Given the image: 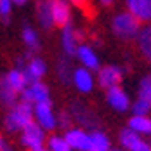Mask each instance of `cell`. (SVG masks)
<instances>
[{
	"instance_id": "obj_1",
	"label": "cell",
	"mask_w": 151,
	"mask_h": 151,
	"mask_svg": "<svg viewBox=\"0 0 151 151\" xmlns=\"http://www.w3.org/2000/svg\"><path fill=\"white\" fill-rule=\"evenodd\" d=\"M34 115V104L27 101H18L6 115V129L14 133V131H24L29 122H32Z\"/></svg>"
},
{
	"instance_id": "obj_2",
	"label": "cell",
	"mask_w": 151,
	"mask_h": 151,
	"mask_svg": "<svg viewBox=\"0 0 151 151\" xmlns=\"http://www.w3.org/2000/svg\"><path fill=\"white\" fill-rule=\"evenodd\" d=\"M111 31L121 40H135V38H139L142 27L139 18L128 11V13L115 14V18L111 20Z\"/></svg>"
},
{
	"instance_id": "obj_3",
	"label": "cell",
	"mask_w": 151,
	"mask_h": 151,
	"mask_svg": "<svg viewBox=\"0 0 151 151\" xmlns=\"http://www.w3.org/2000/svg\"><path fill=\"white\" fill-rule=\"evenodd\" d=\"M43 140H45L43 128L38 124L36 121L29 122L25 126V129L22 131V146L27 147L29 151L31 149H42L43 147Z\"/></svg>"
},
{
	"instance_id": "obj_4",
	"label": "cell",
	"mask_w": 151,
	"mask_h": 151,
	"mask_svg": "<svg viewBox=\"0 0 151 151\" xmlns=\"http://www.w3.org/2000/svg\"><path fill=\"white\" fill-rule=\"evenodd\" d=\"M34 117H36V122L40 124L43 129H47V131H52L56 126H58V119L54 117L50 101L34 104Z\"/></svg>"
},
{
	"instance_id": "obj_5",
	"label": "cell",
	"mask_w": 151,
	"mask_h": 151,
	"mask_svg": "<svg viewBox=\"0 0 151 151\" xmlns=\"http://www.w3.org/2000/svg\"><path fill=\"white\" fill-rule=\"evenodd\" d=\"M85 34L81 31H76L72 25H67L63 29V36H61V45H63V50L67 56H74L78 54V49H79V42H83Z\"/></svg>"
},
{
	"instance_id": "obj_6",
	"label": "cell",
	"mask_w": 151,
	"mask_h": 151,
	"mask_svg": "<svg viewBox=\"0 0 151 151\" xmlns=\"http://www.w3.org/2000/svg\"><path fill=\"white\" fill-rule=\"evenodd\" d=\"M99 86H103L104 90H110L113 86H119V83L122 81V70L119 67H113V65H108V67H103L99 70Z\"/></svg>"
},
{
	"instance_id": "obj_7",
	"label": "cell",
	"mask_w": 151,
	"mask_h": 151,
	"mask_svg": "<svg viewBox=\"0 0 151 151\" xmlns=\"http://www.w3.org/2000/svg\"><path fill=\"white\" fill-rule=\"evenodd\" d=\"M65 140L72 149L78 151H92V135H86L83 129H68L65 133Z\"/></svg>"
},
{
	"instance_id": "obj_8",
	"label": "cell",
	"mask_w": 151,
	"mask_h": 151,
	"mask_svg": "<svg viewBox=\"0 0 151 151\" xmlns=\"http://www.w3.org/2000/svg\"><path fill=\"white\" fill-rule=\"evenodd\" d=\"M121 144L128 151H151V146L147 142L140 140L139 133H137V131H133L131 128L121 131Z\"/></svg>"
},
{
	"instance_id": "obj_9",
	"label": "cell",
	"mask_w": 151,
	"mask_h": 151,
	"mask_svg": "<svg viewBox=\"0 0 151 151\" xmlns=\"http://www.w3.org/2000/svg\"><path fill=\"white\" fill-rule=\"evenodd\" d=\"M72 117L78 121V122H81L83 126L92 128V129H96L97 124H99V119L93 115V111L88 110L85 104H79V103H74V106H72Z\"/></svg>"
},
{
	"instance_id": "obj_10",
	"label": "cell",
	"mask_w": 151,
	"mask_h": 151,
	"mask_svg": "<svg viewBox=\"0 0 151 151\" xmlns=\"http://www.w3.org/2000/svg\"><path fill=\"white\" fill-rule=\"evenodd\" d=\"M22 101H27L31 104H38V103L49 101V88H47V85L38 81V83L27 86V90L22 93Z\"/></svg>"
},
{
	"instance_id": "obj_11",
	"label": "cell",
	"mask_w": 151,
	"mask_h": 151,
	"mask_svg": "<svg viewBox=\"0 0 151 151\" xmlns=\"http://www.w3.org/2000/svg\"><path fill=\"white\" fill-rule=\"evenodd\" d=\"M24 70V76H25V79H27V85H34L40 81V78H43L45 72H47V67H45V61L40 60V58H32Z\"/></svg>"
},
{
	"instance_id": "obj_12",
	"label": "cell",
	"mask_w": 151,
	"mask_h": 151,
	"mask_svg": "<svg viewBox=\"0 0 151 151\" xmlns=\"http://www.w3.org/2000/svg\"><path fill=\"white\" fill-rule=\"evenodd\" d=\"M52 18L54 25L58 27H67L70 25V7L67 0H52Z\"/></svg>"
},
{
	"instance_id": "obj_13",
	"label": "cell",
	"mask_w": 151,
	"mask_h": 151,
	"mask_svg": "<svg viewBox=\"0 0 151 151\" xmlns=\"http://www.w3.org/2000/svg\"><path fill=\"white\" fill-rule=\"evenodd\" d=\"M128 11L140 22L151 24V0H126Z\"/></svg>"
},
{
	"instance_id": "obj_14",
	"label": "cell",
	"mask_w": 151,
	"mask_h": 151,
	"mask_svg": "<svg viewBox=\"0 0 151 151\" xmlns=\"http://www.w3.org/2000/svg\"><path fill=\"white\" fill-rule=\"evenodd\" d=\"M106 99H108V104L117 111H126L129 108V97L119 86H113V88L106 90Z\"/></svg>"
},
{
	"instance_id": "obj_15",
	"label": "cell",
	"mask_w": 151,
	"mask_h": 151,
	"mask_svg": "<svg viewBox=\"0 0 151 151\" xmlns=\"http://www.w3.org/2000/svg\"><path fill=\"white\" fill-rule=\"evenodd\" d=\"M36 14L40 25L43 29H52L54 27V18H52V0H36Z\"/></svg>"
},
{
	"instance_id": "obj_16",
	"label": "cell",
	"mask_w": 151,
	"mask_h": 151,
	"mask_svg": "<svg viewBox=\"0 0 151 151\" xmlns=\"http://www.w3.org/2000/svg\"><path fill=\"white\" fill-rule=\"evenodd\" d=\"M76 56L79 58V61L83 63L85 68H88V70H101V65H99V60H97L96 52H93L88 45H79Z\"/></svg>"
},
{
	"instance_id": "obj_17",
	"label": "cell",
	"mask_w": 151,
	"mask_h": 151,
	"mask_svg": "<svg viewBox=\"0 0 151 151\" xmlns=\"http://www.w3.org/2000/svg\"><path fill=\"white\" fill-rule=\"evenodd\" d=\"M6 79L9 83V86L16 92V93H24L27 90V79H25V76H24V70L20 68H13L6 74Z\"/></svg>"
},
{
	"instance_id": "obj_18",
	"label": "cell",
	"mask_w": 151,
	"mask_h": 151,
	"mask_svg": "<svg viewBox=\"0 0 151 151\" xmlns=\"http://www.w3.org/2000/svg\"><path fill=\"white\" fill-rule=\"evenodd\" d=\"M74 85L78 86V90L83 92V93L90 92L92 86H93V79H92L90 70L85 68V67H81V68H78V70H74Z\"/></svg>"
},
{
	"instance_id": "obj_19",
	"label": "cell",
	"mask_w": 151,
	"mask_h": 151,
	"mask_svg": "<svg viewBox=\"0 0 151 151\" xmlns=\"http://www.w3.org/2000/svg\"><path fill=\"white\" fill-rule=\"evenodd\" d=\"M137 42H139V47H140V52L144 54V58L151 63V24L142 27Z\"/></svg>"
},
{
	"instance_id": "obj_20",
	"label": "cell",
	"mask_w": 151,
	"mask_h": 151,
	"mask_svg": "<svg viewBox=\"0 0 151 151\" xmlns=\"http://www.w3.org/2000/svg\"><path fill=\"white\" fill-rule=\"evenodd\" d=\"M16 96H18V93L9 86V83H7V79H6V76H4L2 81H0V99H2V104L13 108V106L18 103V101H16Z\"/></svg>"
},
{
	"instance_id": "obj_21",
	"label": "cell",
	"mask_w": 151,
	"mask_h": 151,
	"mask_svg": "<svg viewBox=\"0 0 151 151\" xmlns=\"http://www.w3.org/2000/svg\"><path fill=\"white\" fill-rule=\"evenodd\" d=\"M129 128L140 135H151V119L149 117H139L133 115L129 119Z\"/></svg>"
},
{
	"instance_id": "obj_22",
	"label": "cell",
	"mask_w": 151,
	"mask_h": 151,
	"mask_svg": "<svg viewBox=\"0 0 151 151\" xmlns=\"http://www.w3.org/2000/svg\"><path fill=\"white\" fill-rule=\"evenodd\" d=\"M22 38H24V43H25V47L29 49V52L40 50V40H38V34L34 32V29H31L29 25H24Z\"/></svg>"
},
{
	"instance_id": "obj_23",
	"label": "cell",
	"mask_w": 151,
	"mask_h": 151,
	"mask_svg": "<svg viewBox=\"0 0 151 151\" xmlns=\"http://www.w3.org/2000/svg\"><path fill=\"white\" fill-rule=\"evenodd\" d=\"M56 72H58V78L61 79V83L68 85L70 81H74V74H72V68H70V63H68L67 58H61V60L58 61Z\"/></svg>"
},
{
	"instance_id": "obj_24",
	"label": "cell",
	"mask_w": 151,
	"mask_h": 151,
	"mask_svg": "<svg viewBox=\"0 0 151 151\" xmlns=\"http://www.w3.org/2000/svg\"><path fill=\"white\" fill-rule=\"evenodd\" d=\"M92 151H111L110 140L103 131H93L92 133Z\"/></svg>"
},
{
	"instance_id": "obj_25",
	"label": "cell",
	"mask_w": 151,
	"mask_h": 151,
	"mask_svg": "<svg viewBox=\"0 0 151 151\" xmlns=\"http://www.w3.org/2000/svg\"><path fill=\"white\" fill-rule=\"evenodd\" d=\"M139 99L146 101L151 106V76H146V78L140 81V85H139Z\"/></svg>"
},
{
	"instance_id": "obj_26",
	"label": "cell",
	"mask_w": 151,
	"mask_h": 151,
	"mask_svg": "<svg viewBox=\"0 0 151 151\" xmlns=\"http://www.w3.org/2000/svg\"><path fill=\"white\" fill-rule=\"evenodd\" d=\"M49 149L50 151H72L70 144L61 137H50L49 139Z\"/></svg>"
},
{
	"instance_id": "obj_27",
	"label": "cell",
	"mask_w": 151,
	"mask_h": 151,
	"mask_svg": "<svg viewBox=\"0 0 151 151\" xmlns=\"http://www.w3.org/2000/svg\"><path fill=\"white\" fill-rule=\"evenodd\" d=\"M131 108H133V113H135V115H139V117H147V113L151 110V106L146 101H140V99H137V103L131 106Z\"/></svg>"
},
{
	"instance_id": "obj_28",
	"label": "cell",
	"mask_w": 151,
	"mask_h": 151,
	"mask_svg": "<svg viewBox=\"0 0 151 151\" xmlns=\"http://www.w3.org/2000/svg\"><path fill=\"white\" fill-rule=\"evenodd\" d=\"M70 122H72V115H70L68 111H61V113H60V117H58V126L68 131V128H70Z\"/></svg>"
},
{
	"instance_id": "obj_29",
	"label": "cell",
	"mask_w": 151,
	"mask_h": 151,
	"mask_svg": "<svg viewBox=\"0 0 151 151\" xmlns=\"http://www.w3.org/2000/svg\"><path fill=\"white\" fill-rule=\"evenodd\" d=\"M11 2L13 0H0V13H2V22L7 24V14L11 11Z\"/></svg>"
},
{
	"instance_id": "obj_30",
	"label": "cell",
	"mask_w": 151,
	"mask_h": 151,
	"mask_svg": "<svg viewBox=\"0 0 151 151\" xmlns=\"http://www.w3.org/2000/svg\"><path fill=\"white\" fill-rule=\"evenodd\" d=\"M70 2H72L74 6H78L79 9H83V7H86V6H88V2H86V0H70Z\"/></svg>"
},
{
	"instance_id": "obj_31",
	"label": "cell",
	"mask_w": 151,
	"mask_h": 151,
	"mask_svg": "<svg viewBox=\"0 0 151 151\" xmlns=\"http://www.w3.org/2000/svg\"><path fill=\"white\" fill-rule=\"evenodd\" d=\"M0 151H14V149L9 147V144L6 142V139H2V142H0Z\"/></svg>"
},
{
	"instance_id": "obj_32",
	"label": "cell",
	"mask_w": 151,
	"mask_h": 151,
	"mask_svg": "<svg viewBox=\"0 0 151 151\" xmlns=\"http://www.w3.org/2000/svg\"><path fill=\"white\" fill-rule=\"evenodd\" d=\"M99 2H101L103 6H106V7H108V6H111V4H113V0H99Z\"/></svg>"
},
{
	"instance_id": "obj_33",
	"label": "cell",
	"mask_w": 151,
	"mask_h": 151,
	"mask_svg": "<svg viewBox=\"0 0 151 151\" xmlns=\"http://www.w3.org/2000/svg\"><path fill=\"white\" fill-rule=\"evenodd\" d=\"M27 2V0H13V4H16V6H24Z\"/></svg>"
},
{
	"instance_id": "obj_34",
	"label": "cell",
	"mask_w": 151,
	"mask_h": 151,
	"mask_svg": "<svg viewBox=\"0 0 151 151\" xmlns=\"http://www.w3.org/2000/svg\"><path fill=\"white\" fill-rule=\"evenodd\" d=\"M31 151H49V149H45V147H42V149H31Z\"/></svg>"
},
{
	"instance_id": "obj_35",
	"label": "cell",
	"mask_w": 151,
	"mask_h": 151,
	"mask_svg": "<svg viewBox=\"0 0 151 151\" xmlns=\"http://www.w3.org/2000/svg\"><path fill=\"white\" fill-rule=\"evenodd\" d=\"M111 151H122V149H111Z\"/></svg>"
}]
</instances>
